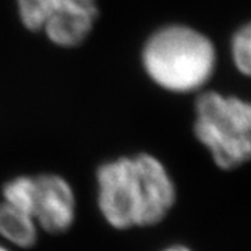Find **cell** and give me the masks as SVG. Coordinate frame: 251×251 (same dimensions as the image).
<instances>
[{
	"label": "cell",
	"mask_w": 251,
	"mask_h": 251,
	"mask_svg": "<svg viewBox=\"0 0 251 251\" xmlns=\"http://www.w3.org/2000/svg\"><path fill=\"white\" fill-rule=\"evenodd\" d=\"M230 56L236 70L251 78V20L234 31L230 39Z\"/></svg>",
	"instance_id": "8"
},
{
	"label": "cell",
	"mask_w": 251,
	"mask_h": 251,
	"mask_svg": "<svg viewBox=\"0 0 251 251\" xmlns=\"http://www.w3.org/2000/svg\"><path fill=\"white\" fill-rule=\"evenodd\" d=\"M41 229L34 216L21 209L0 202V237L17 249H31L38 243Z\"/></svg>",
	"instance_id": "6"
},
{
	"label": "cell",
	"mask_w": 251,
	"mask_h": 251,
	"mask_svg": "<svg viewBox=\"0 0 251 251\" xmlns=\"http://www.w3.org/2000/svg\"><path fill=\"white\" fill-rule=\"evenodd\" d=\"M35 176L20 175L3 184L1 201L32 215L35 204Z\"/></svg>",
	"instance_id": "7"
},
{
	"label": "cell",
	"mask_w": 251,
	"mask_h": 251,
	"mask_svg": "<svg viewBox=\"0 0 251 251\" xmlns=\"http://www.w3.org/2000/svg\"><path fill=\"white\" fill-rule=\"evenodd\" d=\"M35 183L32 216L41 232L62 234L70 230L77 215V201L69 180L57 173H39Z\"/></svg>",
	"instance_id": "5"
},
{
	"label": "cell",
	"mask_w": 251,
	"mask_h": 251,
	"mask_svg": "<svg viewBox=\"0 0 251 251\" xmlns=\"http://www.w3.org/2000/svg\"><path fill=\"white\" fill-rule=\"evenodd\" d=\"M216 63L211 38L186 24L162 25L141 49V64L148 78L172 94L201 92L214 77Z\"/></svg>",
	"instance_id": "2"
},
{
	"label": "cell",
	"mask_w": 251,
	"mask_h": 251,
	"mask_svg": "<svg viewBox=\"0 0 251 251\" xmlns=\"http://www.w3.org/2000/svg\"><path fill=\"white\" fill-rule=\"evenodd\" d=\"M97 204L103 221L116 230L161 224L176 204L171 172L155 155L140 152L99 165Z\"/></svg>",
	"instance_id": "1"
},
{
	"label": "cell",
	"mask_w": 251,
	"mask_h": 251,
	"mask_svg": "<svg viewBox=\"0 0 251 251\" xmlns=\"http://www.w3.org/2000/svg\"><path fill=\"white\" fill-rule=\"evenodd\" d=\"M20 21L59 48L85 42L98 20V0H16Z\"/></svg>",
	"instance_id": "4"
},
{
	"label": "cell",
	"mask_w": 251,
	"mask_h": 251,
	"mask_svg": "<svg viewBox=\"0 0 251 251\" xmlns=\"http://www.w3.org/2000/svg\"><path fill=\"white\" fill-rule=\"evenodd\" d=\"M0 251H13L9 246H6V243L0 242Z\"/></svg>",
	"instance_id": "10"
},
{
	"label": "cell",
	"mask_w": 251,
	"mask_h": 251,
	"mask_svg": "<svg viewBox=\"0 0 251 251\" xmlns=\"http://www.w3.org/2000/svg\"><path fill=\"white\" fill-rule=\"evenodd\" d=\"M159 251H193L190 247L184 246V244H171V246H166Z\"/></svg>",
	"instance_id": "9"
},
{
	"label": "cell",
	"mask_w": 251,
	"mask_h": 251,
	"mask_svg": "<svg viewBox=\"0 0 251 251\" xmlns=\"http://www.w3.org/2000/svg\"><path fill=\"white\" fill-rule=\"evenodd\" d=\"M194 135L222 171L251 161V102L218 91H201L194 103Z\"/></svg>",
	"instance_id": "3"
}]
</instances>
